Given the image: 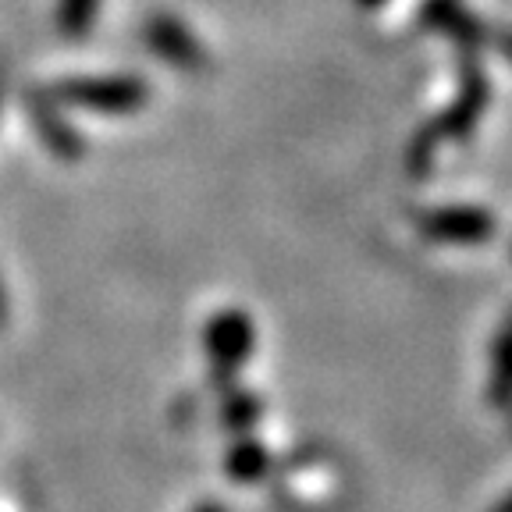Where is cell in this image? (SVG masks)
Listing matches in <instances>:
<instances>
[{"label":"cell","instance_id":"cell-1","mask_svg":"<svg viewBox=\"0 0 512 512\" xmlns=\"http://www.w3.org/2000/svg\"><path fill=\"white\" fill-rule=\"evenodd\" d=\"M484 107H488V75H484V68H480V64L466 54V61H463V89H459V96L452 100V107H448V111L441 114V118L434 121L427 132H420V136H416V143L409 146V157H406L409 175H413V178L431 175L434 146H438V139L470 136L473 125H477L480 114H484Z\"/></svg>","mask_w":512,"mask_h":512},{"label":"cell","instance_id":"cell-2","mask_svg":"<svg viewBox=\"0 0 512 512\" xmlns=\"http://www.w3.org/2000/svg\"><path fill=\"white\" fill-rule=\"evenodd\" d=\"M61 104L100 114H132L150 104V86L136 75H72L54 86Z\"/></svg>","mask_w":512,"mask_h":512},{"label":"cell","instance_id":"cell-3","mask_svg":"<svg viewBox=\"0 0 512 512\" xmlns=\"http://www.w3.org/2000/svg\"><path fill=\"white\" fill-rule=\"evenodd\" d=\"M253 342H256V331L246 310L232 306V310H217L210 317L207 331H203V345H207V360H210V381L221 392H228L235 384V374L249 360Z\"/></svg>","mask_w":512,"mask_h":512},{"label":"cell","instance_id":"cell-4","mask_svg":"<svg viewBox=\"0 0 512 512\" xmlns=\"http://www.w3.org/2000/svg\"><path fill=\"white\" fill-rule=\"evenodd\" d=\"M420 235L448 246H480L495 235V217L477 207H438L420 217Z\"/></svg>","mask_w":512,"mask_h":512},{"label":"cell","instance_id":"cell-5","mask_svg":"<svg viewBox=\"0 0 512 512\" xmlns=\"http://www.w3.org/2000/svg\"><path fill=\"white\" fill-rule=\"evenodd\" d=\"M420 18H424L427 29L441 32V36H448L456 47H463V54H473V50L484 47V43H495L498 47V36L466 8L463 0H424Z\"/></svg>","mask_w":512,"mask_h":512},{"label":"cell","instance_id":"cell-6","mask_svg":"<svg viewBox=\"0 0 512 512\" xmlns=\"http://www.w3.org/2000/svg\"><path fill=\"white\" fill-rule=\"evenodd\" d=\"M146 43L150 50L160 57V61L175 64L182 72H200L203 64H207V47H203L192 29L175 15H153L143 29Z\"/></svg>","mask_w":512,"mask_h":512},{"label":"cell","instance_id":"cell-7","mask_svg":"<svg viewBox=\"0 0 512 512\" xmlns=\"http://www.w3.org/2000/svg\"><path fill=\"white\" fill-rule=\"evenodd\" d=\"M25 111H29V121H32V128H36L40 143L47 146L54 157L79 160L82 153H86L82 136L61 118V114H57V96L54 93H36V89L25 93Z\"/></svg>","mask_w":512,"mask_h":512},{"label":"cell","instance_id":"cell-8","mask_svg":"<svg viewBox=\"0 0 512 512\" xmlns=\"http://www.w3.org/2000/svg\"><path fill=\"white\" fill-rule=\"evenodd\" d=\"M488 402L498 409L512 406V313L495 335L491 349V381H488Z\"/></svg>","mask_w":512,"mask_h":512},{"label":"cell","instance_id":"cell-9","mask_svg":"<svg viewBox=\"0 0 512 512\" xmlns=\"http://www.w3.org/2000/svg\"><path fill=\"white\" fill-rule=\"evenodd\" d=\"M267 466H271V456H267V448L256 438L235 441L228 448V456H224V470H228L232 480H239V484H256L267 473Z\"/></svg>","mask_w":512,"mask_h":512},{"label":"cell","instance_id":"cell-10","mask_svg":"<svg viewBox=\"0 0 512 512\" xmlns=\"http://www.w3.org/2000/svg\"><path fill=\"white\" fill-rule=\"evenodd\" d=\"M260 413H264V402H260V395L253 392H242V388H228L224 392V406H221V424L228 427V431L235 434H246L256 427V420H260Z\"/></svg>","mask_w":512,"mask_h":512},{"label":"cell","instance_id":"cell-11","mask_svg":"<svg viewBox=\"0 0 512 512\" xmlns=\"http://www.w3.org/2000/svg\"><path fill=\"white\" fill-rule=\"evenodd\" d=\"M96 15H100V0H61L57 4V29L68 40H82L93 29Z\"/></svg>","mask_w":512,"mask_h":512},{"label":"cell","instance_id":"cell-12","mask_svg":"<svg viewBox=\"0 0 512 512\" xmlns=\"http://www.w3.org/2000/svg\"><path fill=\"white\" fill-rule=\"evenodd\" d=\"M192 512H224V505L221 502H200Z\"/></svg>","mask_w":512,"mask_h":512},{"label":"cell","instance_id":"cell-13","mask_svg":"<svg viewBox=\"0 0 512 512\" xmlns=\"http://www.w3.org/2000/svg\"><path fill=\"white\" fill-rule=\"evenodd\" d=\"M4 86H8V64L0 61V104H4Z\"/></svg>","mask_w":512,"mask_h":512},{"label":"cell","instance_id":"cell-14","mask_svg":"<svg viewBox=\"0 0 512 512\" xmlns=\"http://www.w3.org/2000/svg\"><path fill=\"white\" fill-rule=\"evenodd\" d=\"M360 8H367V11H374V8H384V0H356Z\"/></svg>","mask_w":512,"mask_h":512},{"label":"cell","instance_id":"cell-15","mask_svg":"<svg viewBox=\"0 0 512 512\" xmlns=\"http://www.w3.org/2000/svg\"><path fill=\"white\" fill-rule=\"evenodd\" d=\"M495 512H512V495H505V498H502V505H498Z\"/></svg>","mask_w":512,"mask_h":512},{"label":"cell","instance_id":"cell-16","mask_svg":"<svg viewBox=\"0 0 512 512\" xmlns=\"http://www.w3.org/2000/svg\"><path fill=\"white\" fill-rule=\"evenodd\" d=\"M4 310H8V299H4V285H0V320H4Z\"/></svg>","mask_w":512,"mask_h":512}]
</instances>
